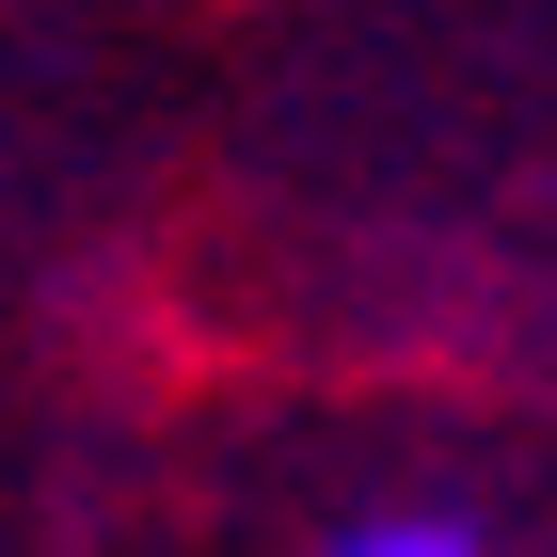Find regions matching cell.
I'll use <instances>...</instances> for the list:
<instances>
[{"instance_id":"cell-1","label":"cell","mask_w":557,"mask_h":557,"mask_svg":"<svg viewBox=\"0 0 557 557\" xmlns=\"http://www.w3.org/2000/svg\"><path fill=\"white\" fill-rule=\"evenodd\" d=\"M335 557H494V542H478L462 510H383V525H350Z\"/></svg>"}]
</instances>
